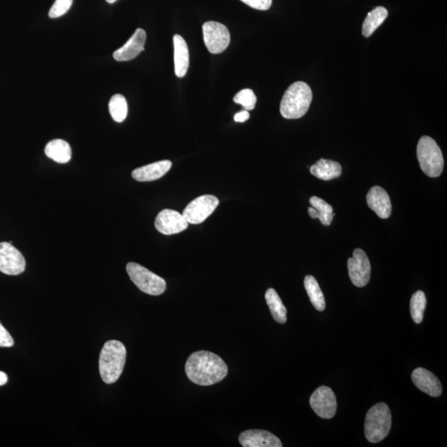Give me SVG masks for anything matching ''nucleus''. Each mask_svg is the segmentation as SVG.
I'll return each mask as SVG.
<instances>
[{
    "mask_svg": "<svg viewBox=\"0 0 447 447\" xmlns=\"http://www.w3.org/2000/svg\"><path fill=\"white\" fill-rule=\"evenodd\" d=\"M312 101L310 86L303 81H296L288 87L280 105L282 116L296 120L305 116Z\"/></svg>",
    "mask_w": 447,
    "mask_h": 447,
    "instance_id": "obj_3",
    "label": "nucleus"
},
{
    "mask_svg": "<svg viewBox=\"0 0 447 447\" xmlns=\"http://www.w3.org/2000/svg\"><path fill=\"white\" fill-rule=\"evenodd\" d=\"M116 1L117 0H106V2L109 3H116Z\"/></svg>",
    "mask_w": 447,
    "mask_h": 447,
    "instance_id": "obj_33",
    "label": "nucleus"
},
{
    "mask_svg": "<svg viewBox=\"0 0 447 447\" xmlns=\"http://www.w3.org/2000/svg\"><path fill=\"white\" fill-rule=\"evenodd\" d=\"M205 47L212 54H219L227 49L231 34L227 26L218 22L209 21L203 26Z\"/></svg>",
    "mask_w": 447,
    "mask_h": 447,
    "instance_id": "obj_7",
    "label": "nucleus"
},
{
    "mask_svg": "<svg viewBox=\"0 0 447 447\" xmlns=\"http://www.w3.org/2000/svg\"><path fill=\"white\" fill-rule=\"evenodd\" d=\"M219 203V199L215 196H201L188 205L183 215L189 224H201L216 211Z\"/></svg>",
    "mask_w": 447,
    "mask_h": 447,
    "instance_id": "obj_8",
    "label": "nucleus"
},
{
    "mask_svg": "<svg viewBox=\"0 0 447 447\" xmlns=\"http://www.w3.org/2000/svg\"><path fill=\"white\" fill-rule=\"evenodd\" d=\"M8 382V375L5 372L0 371V386L5 385Z\"/></svg>",
    "mask_w": 447,
    "mask_h": 447,
    "instance_id": "obj_32",
    "label": "nucleus"
},
{
    "mask_svg": "<svg viewBox=\"0 0 447 447\" xmlns=\"http://www.w3.org/2000/svg\"><path fill=\"white\" fill-rule=\"evenodd\" d=\"M73 0H56L49 11V17L57 18L64 15L73 5Z\"/></svg>",
    "mask_w": 447,
    "mask_h": 447,
    "instance_id": "obj_28",
    "label": "nucleus"
},
{
    "mask_svg": "<svg viewBox=\"0 0 447 447\" xmlns=\"http://www.w3.org/2000/svg\"><path fill=\"white\" fill-rule=\"evenodd\" d=\"M311 207L308 208V214L312 219H319L320 222L326 227H329L333 220V208L327 201L312 196L310 199Z\"/></svg>",
    "mask_w": 447,
    "mask_h": 447,
    "instance_id": "obj_20",
    "label": "nucleus"
},
{
    "mask_svg": "<svg viewBox=\"0 0 447 447\" xmlns=\"http://www.w3.org/2000/svg\"><path fill=\"white\" fill-rule=\"evenodd\" d=\"M110 113L113 120L117 123H122L127 117L128 103L122 94H114L109 103Z\"/></svg>",
    "mask_w": 447,
    "mask_h": 447,
    "instance_id": "obj_25",
    "label": "nucleus"
},
{
    "mask_svg": "<svg viewBox=\"0 0 447 447\" xmlns=\"http://www.w3.org/2000/svg\"><path fill=\"white\" fill-rule=\"evenodd\" d=\"M245 5L258 10H268L272 6V0H241Z\"/></svg>",
    "mask_w": 447,
    "mask_h": 447,
    "instance_id": "obj_29",
    "label": "nucleus"
},
{
    "mask_svg": "<svg viewBox=\"0 0 447 447\" xmlns=\"http://www.w3.org/2000/svg\"><path fill=\"white\" fill-rule=\"evenodd\" d=\"M348 270L355 286H366L370 279L371 265L365 251L361 248L355 249L353 257L348 259Z\"/></svg>",
    "mask_w": 447,
    "mask_h": 447,
    "instance_id": "obj_9",
    "label": "nucleus"
},
{
    "mask_svg": "<svg viewBox=\"0 0 447 447\" xmlns=\"http://www.w3.org/2000/svg\"><path fill=\"white\" fill-rule=\"evenodd\" d=\"M389 15L385 8L377 7L368 14L362 27L363 37L369 38L385 22Z\"/></svg>",
    "mask_w": 447,
    "mask_h": 447,
    "instance_id": "obj_23",
    "label": "nucleus"
},
{
    "mask_svg": "<svg viewBox=\"0 0 447 447\" xmlns=\"http://www.w3.org/2000/svg\"><path fill=\"white\" fill-rule=\"evenodd\" d=\"M185 371L189 381L197 385L209 386L227 377L228 367L220 356L212 352L200 350L189 356Z\"/></svg>",
    "mask_w": 447,
    "mask_h": 447,
    "instance_id": "obj_1",
    "label": "nucleus"
},
{
    "mask_svg": "<svg viewBox=\"0 0 447 447\" xmlns=\"http://www.w3.org/2000/svg\"><path fill=\"white\" fill-rule=\"evenodd\" d=\"M249 117H251V116H249L248 110H242V112L237 113L234 118L235 122L244 123L247 121Z\"/></svg>",
    "mask_w": 447,
    "mask_h": 447,
    "instance_id": "obj_31",
    "label": "nucleus"
},
{
    "mask_svg": "<svg viewBox=\"0 0 447 447\" xmlns=\"http://www.w3.org/2000/svg\"><path fill=\"white\" fill-rule=\"evenodd\" d=\"M304 286H305L307 295L312 305L319 311H323L326 308L325 296L319 286L318 281L314 276L307 275L304 279Z\"/></svg>",
    "mask_w": 447,
    "mask_h": 447,
    "instance_id": "obj_24",
    "label": "nucleus"
},
{
    "mask_svg": "<svg viewBox=\"0 0 447 447\" xmlns=\"http://www.w3.org/2000/svg\"><path fill=\"white\" fill-rule=\"evenodd\" d=\"M234 101L236 104H240L244 107L245 110H252L255 109L257 97L254 92L251 89H244L240 90L238 94H235Z\"/></svg>",
    "mask_w": 447,
    "mask_h": 447,
    "instance_id": "obj_27",
    "label": "nucleus"
},
{
    "mask_svg": "<svg viewBox=\"0 0 447 447\" xmlns=\"http://www.w3.org/2000/svg\"><path fill=\"white\" fill-rule=\"evenodd\" d=\"M126 355L127 351L124 344L116 340L107 342L103 346L99 359V370L102 381L107 385H112L121 376Z\"/></svg>",
    "mask_w": 447,
    "mask_h": 447,
    "instance_id": "obj_2",
    "label": "nucleus"
},
{
    "mask_svg": "<svg viewBox=\"0 0 447 447\" xmlns=\"http://www.w3.org/2000/svg\"><path fill=\"white\" fill-rule=\"evenodd\" d=\"M146 39H147L146 31L138 29L124 46L114 51V58L118 62L133 60L144 50Z\"/></svg>",
    "mask_w": 447,
    "mask_h": 447,
    "instance_id": "obj_13",
    "label": "nucleus"
},
{
    "mask_svg": "<svg viewBox=\"0 0 447 447\" xmlns=\"http://www.w3.org/2000/svg\"><path fill=\"white\" fill-rule=\"evenodd\" d=\"M412 381L418 387L432 397H439L442 393V387L438 378L424 368H418L412 374Z\"/></svg>",
    "mask_w": 447,
    "mask_h": 447,
    "instance_id": "obj_15",
    "label": "nucleus"
},
{
    "mask_svg": "<svg viewBox=\"0 0 447 447\" xmlns=\"http://www.w3.org/2000/svg\"><path fill=\"white\" fill-rule=\"evenodd\" d=\"M14 339L10 332L0 322V347H12L14 346Z\"/></svg>",
    "mask_w": 447,
    "mask_h": 447,
    "instance_id": "obj_30",
    "label": "nucleus"
},
{
    "mask_svg": "<svg viewBox=\"0 0 447 447\" xmlns=\"http://www.w3.org/2000/svg\"><path fill=\"white\" fill-rule=\"evenodd\" d=\"M173 166L172 162L163 160L151 164L144 166L133 170L132 177L138 181H152L160 179L168 173Z\"/></svg>",
    "mask_w": 447,
    "mask_h": 447,
    "instance_id": "obj_17",
    "label": "nucleus"
},
{
    "mask_svg": "<svg viewBox=\"0 0 447 447\" xmlns=\"http://www.w3.org/2000/svg\"><path fill=\"white\" fill-rule=\"evenodd\" d=\"M174 64L177 77H184L189 68V50L187 42L180 35H174Z\"/></svg>",
    "mask_w": 447,
    "mask_h": 447,
    "instance_id": "obj_18",
    "label": "nucleus"
},
{
    "mask_svg": "<svg viewBox=\"0 0 447 447\" xmlns=\"http://www.w3.org/2000/svg\"><path fill=\"white\" fill-rule=\"evenodd\" d=\"M310 405L320 418L331 419L337 409L335 395L331 387L322 386L316 389L310 398Z\"/></svg>",
    "mask_w": 447,
    "mask_h": 447,
    "instance_id": "obj_11",
    "label": "nucleus"
},
{
    "mask_svg": "<svg viewBox=\"0 0 447 447\" xmlns=\"http://www.w3.org/2000/svg\"><path fill=\"white\" fill-rule=\"evenodd\" d=\"M367 204L381 219H387L391 216L392 205L389 194L381 187L372 188L367 194Z\"/></svg>",
    "mask_w": 447,
    "mask_h": 447,
    "instance_id": "obj_16",
    "label": "nucleus"
},
{
    "mask_svg": "<svg viewBox=\"0 0 447 447\" xmlns=\"http://www.w3.org/2000/svg\"><path fill=\"white\" fill-rule=\"evenodd\" d=\"M265 300H266L268 307L272 318L277 322L284 324L287 322V308L285 307L282 300L274 288H270L265 294Z\"/></svg>",
    "mask_w": 447,
    "mask_h": 447,
    "instance_id": "obj_22",
    "label": "nucleus"
},
{
    "mask_svg": "<svg viewBox=\"0 0 447 447\" xmlns=\"http://www.w3.org/2000/svg\"><path fill=\"white\" fill-rule=\"evenodd\" d=\"M45 153L47 157L58 164H66L71 158V149L68 142L62 140H51L47 144Z\"/></svg>",
    "mask_w": 447,
    "mask_h": 447,
    "instance_id": "obj_21",
    "label": "nucleus"
},
{
    "mask_svg": "<svg viewBox=\"0 0 447 447\" xmlns=\"http://www.w3.org/2000/svg\"><path fill=\"white\" fill-rule=\"evenodd\" d=\"M25 257L11 243H0V272L7 275H18L25 272Z\"/></svg>",
    "mask_w": 447,
    "mask_h": 447,
    "instance_id": "obj_10",
    "label": "nucleus"
},
{
    "mask_svg": "<svg viewBox=\"0 0 447 447\" xmlns=\"http://www.w3.org/2000/svg\"><path fill=\"white\" fill-rule=\"evenodd\" d=\"M426 298L424 292L418 291L412 296L410 301V312L413 322L420 324L423 320V315L426 309Z\"/></svg>",
    "mask_w": 447,
    "mask_h": 447,
    "instance_id": "obj_26",
    "label": "nucleus"
},
{
    "mask_svg": "<svg viewBox=\"0 0 447 447\" xmlns=\"http://www.w3.org/2000/svg\"><path fill=\"white\" fill-rule=\"evenodd\" d=\"M391 426V411L386 403H377L368 411L365 422V434L368 441L371 443L383 441L389 435Z\"/></svg>",
    "mask_w": 447,
    "mask_h": 447,
    "instance_id": "obj_4",
    "label": "nucleus"
},
{
    "mask_svg": "<svg viewBox=\"0 0 447 447\" xmlns=\"http://www.w3.org/2000/svg\"><path fill=\"white\" fill-rule=\"evenodd\" d=\"M417 155L422 171L430 177L441 175L444 168L442 150L433 138L422 136L418 142Z\"/></svg>",
    "mask_w": 447,
    "mask_h": 447,
    "instance_id": "obj_5",
    "label": "nucleus"
},
{
    "mask_svg": "<svg viewBox=\"0 0 447 447\" xmlns=\"http://www.w3.org/2000/svg\"><path fill=\"white\" fill-rule=\"evenodd\" d=\"M244 447H282L280 439L265 430H247L240 435Z\"/></svg>",
    "mask_w": 447,
    "mask_h": 447,
    "instance_id": "obj_14",
    "label": "nucleus"
},
{
    "mask_svg": "<svg viewBox=\"0 0 447 447\" xmlns=\"http://www.w3.org/2000/svg\"><path fill=\"white\" fill-rule=\"evenodd\" d=\"M189 223L183 215L173 209H165L158 214L155 227L158 232L166 235L178 234L187 229Z\"/></svg>",
    "mask_w": 447,
    "mask_h": 447,
    "instance_id": "obj_12",
    "label": "nucleus"
},
{
    "mask_svg": "<svg viewBox=\"0 0 447 447\" xmlns=\"http://www.w3.org/2000/svg\"><path fill=\"white\" fill-rule=\"evenodd\" d=\"M310 173L320 180L330 181L341 176L342 168L337 162L322 158L311 166Z\"/></svg>",
    "mask_w": 447,
    "mask_h": 447,
    "instance_id": "obj_19",
    "label": "nucleus"
},
{
    "mask_svg": "<svg viewBox=\"0 0 447 447\" xmlns=\"http://www.w3.org/2000/svg\"><path fill=\"white\" fill-rule=\"evenodd\" d=\"M130 279L142 292L152 296L163 294L167 288L166 281L153 274L148 268L136 263H129L126 266Z\"/></svg>",
    "mask_w": 447,
    "mask_h": 447,
    "instance_id": "obj_6",
    "label": "nucleus"
}]
</instances>
